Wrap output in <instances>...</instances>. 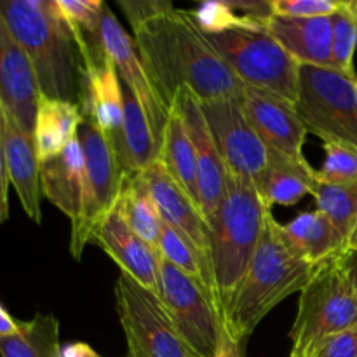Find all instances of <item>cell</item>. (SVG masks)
<instances>
[{
    "label": "cell",
    "mask_w": 357,
    "mask_h": 357,
    "mask_svg": "<svg viewBox=\"0 0 357 357\" xmlns=\"http://www.w3.org/2000/svg\"><path fill=\"white\" fill-rule=\"evenodd\" d=\"M132 33L143 66L169 105L181 87L194 91L202 103L243 94L244 84L209 44L190 10L171 9Z\"/></svg>",
    "instance_id": "6da1fadb"
},
{
    "label": "cell",
    "mask_w": 357,
    "mask_h": 357,
    "mask_svg": "<svg viewBox=\"0 0 357 357\" xmlns=\"http://www.w3.org/2000/svg\"><path fill=\"white\" fill-rule=\"evenodd\" d=\"M0 13L33 66L40 98L80 103L84 61L56 0H0Z\"/></svg>",
    "instance_id": "7a4b0ae2"
},
{
    "label": "cell",
    "mask_w": 357,
    "mask_h": 357,
    "mask_svg": "<svg viewBox=\"0 0 357 357\" xmlns=\"http://www.w3.org/2000/svg\"><path fill=\"white\" fill-rule=\"evenodd\" d=\"M317 268L293 251L282 223L268 213L253 260L223 316L227 337L248 345L258 324L288 296L302 291Z\"/></svg>",
    "instance_id": "3957f363"
},
{
    "label": "cell",
    "mask_w": 357,
    "mask_h": 357,
    "mask_svg": "<svg viewBox=\"0 0 357 357\" xmlns=\"http://www.w3.org/2000/svg\"><path fill=\"white\" fill-rule=\"evenodd\" d=\"M271 209L253 181L229 173L225 195L208 223L223 316L253 260Z\"/></svg>",
    "instance_id": "277c9868"
},
{
    "label": "cell",
    "mask_w": 357,
    "mask_h": 357,
    "mask_svg": "<svg viewBox=\"0 0 357 357\" xmlns=\"http://www.w3.org/2000/svg\"><path fill=\"white\" fill-rule=\"evenodd\" d=\"M206 37L244 86L295 105L300 65L268 35L261 20L248 16L241 26Z\"/></svg>",
    "instance_id": "5b68a950"
},
{
    "label": "cell",
    "mask_w": 357,
    "mask_h": 357,
    "mask_svg": "<svg viewBox=\"0 0 357 357\" xmlns=\"http://www.w3.org/2000/svg\"><path fill=\"white\" fill-rule=\"evenodd\" d=\"M357 326V298L342 267L340 255L319 265L300 291L289 338L305 357L316 356L323 342Z\"/></svg>",
    "instance_id": "8992f818"
},
{
    "label": "cell",
    "mask_w": 357,
    "mask_h": 357,
    "mask_svg": "<svg viewBox=\"0 0 357 357\" xmlns=\"http://www.w3.org/2000/svg\"><path fill=\"white\" fill-rule=\"evenodd\" d=\"M295 110L307 132L357 149V75L300 65Z\"/></svg>",
    "instance_id": "52a82bcc"
},
{
    "label": "cell",
    "mask_w": 357,
    "mask_h": 357,
    "mask_svg": "<svg viewBox=\"0 0 357 357\" xmlns=\"http://www.w3.org/2000/svg\"><path fill=\"white\" fill-rule=\"evenodd\" d=\"M77 138L86 160V174L82 204L79 216L72 222L70 255L80 261L94 230L115 209L124 183V173L108 138L87 115H82Z\"/></svg>",
    "instance_id": "ba28073f"
},
{
    "label": "cell",
    "mask_w": 357,
    "mask_h": 357,
    "mask_svg": "<svg viewBox=\"0 0 357 357\" xmlns=\"http://www.w3.org/2000/svg\"><path fill=\"white\" fill-rule=\"evenodd\" d=\"M114 291L128 357H201L176 330L159 296L126 274L119 275Z\"/></svg>",
    "instance_id": "9c48e42d"
},
{
    "label": "cell",
    "mask_w": 357,
    "mask_h": 357,
    "mask_svg": "<svg viewBox=\"0 0 357 357\" xmlns=\"http://www.w3.org/2000/svg\"><path fill=\"white\" fill-rule=\"evenodd\" d=\"M157 296L185 342L201 357H215L225 326L204 286L160 258Z\"/></svg>",
    "instance_id": "30bf717a"
},
{
    "label": "cell",
    "mask_w": 357,
    "mask_h": 357,
    "mask_svg": "<svg viewBox=\"0 0 357 357\" xmlns=\"http://www.w3.org/2000/svg\"><path fill=\"white\" fill-rule=\"evenodd\" d=\"M150 194L155 201L157 209L160 213V218L167 227L180 234L192 251L197 257L204 272L206 289L211 296L213 303L222 314V303H220L218 289H216L215 271H213V251H211V236H209V227L206 222L202 209L197 202L188 197L187 192L167 174L162 164L157 160L155 164L149 167L143 173Z\"/></svg>",
    "instance_id": "8fae6325"
},
{
    "label": "cell",
    "mask_w": 357,
    "mask_h": 357,
    "mask_svg": "<svg viewBox=\"0 0 357 357\" xmlns=\"http://www.w3.org/2000/svg\"><path fill=\"white\" fill-rule=\"evenodd\" d=\"M202 110L227 171L257 187L267 169L268 149L248 119L241 98L206 101Z\"/></svg>",
    "instance_id": "7c38bea8"
},
{
    "label": "cell",
    "mask_w": 357,
    "mask_h": 357,
    "mask_svg": "<svg viewBox=\"0 0 357 357\" xmlns=\"http://www.w3.org/2000/svg\"><path fill=\"white\" fill-rule=\"evenodd\" d=\"M100 35L105 52L114 63L115 70L121 77V82L131 89V93L138 100L139 107L145 112L146 121L152 128L160 150L164 129H166V122L169 119L171 105L160 96L159 89L150 79L149 72H146L138 52H136L135 40L122 28V24L119 23V20L107 3H105L103 16H101Z\"/></svg>",
    "instance_id": "4fadbf2b"
},
{
    "label": "cell",
    "mask_w": 357,
    "mask_h": 357,
    "mask_svg": "<svg viewBox=\"0 0 357 357\" xmlns=\"http://www.w3.org/2000/svg\"><path fill=\"white\" fill-rule=\"evenodd\" d=\"M173 105L183 117L187 131L194 145L199 173V199L206 222H211L227 190L229 171L218 152L208 121H206L202 101L188 87H181L173 98Z\"/></svg>",
    "instance_id": "5bb4252c"
},
{
    "label": "cell",
    "mask_w": 357,
    "mask_h": 357,
    "mask_svg": "<svg viewBox=\"0 0 357 357\" xmlns=\"http://www.w3.org/2000/svg\"><path fill=\"white\" fill-rule=\"evenodd\" d=\"M38 101L40 91L30 58L0 13V107L23 131L33 135Z\"/></svg>",
    "instance_id": "9a60e30c"
},
{
    "label": "cell",
    "mask_w": 357,
    "mask_h": 357,
    "mask_svg": "<svg viewBox=\"0 0 357 357\" xmlns=\"http://www.w3.org/2000/svg\"><path fill=\"white\" fill-rule=\"evenodd\" d=\"M91 244L101 248L119 265L122 274L157 295L162 257L155 248L143 241L115 209L94 230Z\"/></svg>",
    "instance_id": "2e32d148"
},
{
    "label": "cell",
    "mask_w": 357,
    "mask_h": 357,
    "mask_svg": "<svg viewBox=\"0 0 357 357\" xmlns=\"http://www.w3.org/2000/svg\"><path fill=\"white\" fill-rule=\"evenodd\" d=\"M241 103L261 142L268 150H278L289 157H303L307 129L289 101L244 86Z\"/></svg>",
    "instance_id": "e0dca14e"
},
{
    "label": "cell",
    "mask_w": 357,
    "mask_h": 357,
    "mask_svg": "<svg viewBox=\"0 0 357 357\" xmlns=\"http://www.w3.org/2000/svg\"><path fill=\"white\" fill-rule=\"evenodd\" d=\"M0 124H2L3 153H6L9 181L16 190L24 215L33 223L40 225V160L35 149L33 135L23 131L2 107H0Z\"/></svg>",
    "instance_id": "ac0fdd59"
},
{
    "label": "cell",
    "mask_w": 357,
    "mask_h": 357,
    "mask_svg": "<svg viewBox=\"0 0 357 357\" xmlns=\"http://www.w3.org/2000/svg\"><path fill=\"white\" fill-rule=\"evenodd\" d=\"M79 107L82 115L93 119L108 142L121 132L124 121L122 82L107 52L84 61V91Z\"/></svg>",
    "instance_id": "d6986e66"
},
{
    "label": "cell",
    "mask_w": 357,
    "mask_h": 357,
    "mask_svg": "<svg viewBox=\"0 0 357 357\" xmlns=\"http://www.w3.org/2000/svg\"><path fill=\"white\" fill-rule=\"evenodd\" d=\"M272 38L295 59L298 65L333 68L331 37L333 21L326 17H284L267 16L261 20Z\"/></svg>",
    "instance_id": "ffe728a7"
},
{
    "label": "cell",
    "mask_w": 357,
    "mask_h": 357,
    "mask_svg": "<svg viewBox=\"0 0 357 357\" xmlns=\"http://www.w3.org/2000/svg\"><path fill=\"white\" fill-rule=\"evenodd\" d=\"M124 121L122 129L110 142L124 176H136L159 160V145L155 142L143 108L126 84H122Z\"/></svg>",
    "instance_id": "44dd1931"
},
{
    "label": "cell",
    "mask_w": 357,
    "mask_h": 357,
    "mask_svg": "<svg viewBox=\"0 0 357 357\" xmlns=\"http://www.w3.org/2000/svg\"><path fill=\"white\" fill-rule=\"evenodd\" d=\"M86 160L79 138L73 139L61 153L40 162L42 195L65 216L75 222L82 204Z\"/></svg>",
    "instance_id": "7402d4cb"
},
{
    "label": "cell",
    "mask_w": 357,
    "mask_h": 357,
    "mask_svg": "<svg viewBox=\"0 0 357 357\" xmlns=\"http://www.w3.org/2000/svg\"><path fill=\"white\" fill-rule=\"evenodd\" d=\"M317 171L305 157H289L278 150H268V162L260 183L257 185L268 208L274 204L293 206L312 194Z\"/></svg>",
    "instance_id": "603a6c76"
},
{
    "label": "cell",
    "mask_w": 357,
    "mask_h": 357,
    "mask_svg": "<svg viewBox=\"0 0 357 357\" xmlns=\"http://www.w3.org/2000/svg\"><path fill=\"white\" fill-rule=\"evenodd\" d=\"M286 241L296 255L312 265H323L345 251V239L340 230L321 211L302 213L282 225Z\"/></svg>",
    "instance_id": "cb8c5ba5"
},
{
    "label": "cell",
    "mask_w": 357,
    "mask_h": 357,
    "mask_svg": "<svg viewBox=\"0 0 357 357\" xmlns=\"http://www.w3.org/2000/svg\"><path fill=\"white\" fill-rule=\"evenodd\" d=\"M82 112L77 103L40 98L35 115L33 142L40 162L61 153L79 135Z\"/></svg>",
    "instance_id": "d4e9b609"
},
{
    "label": "cell",
    "mask_w": 357,
    "mask_h": 357,
    "mask_svg": "<svg viewBox=\"0 0 357 357\" xmlns=\"http://www.w3.org/2000/svg\"><path fill=\"white\" fill-rule=\"evenodd\" d=\"M159 162L171 178L183 188L188 197L201 206L199 199V173L194 145L187 131L183 117L171 105L169 119L164 129L162 143L159 150Z\"/></svg>",
    "instance_id": "484cf974"
},
{
    "label": "cell",
    "mask_w": 357,
    "mask_h": 357,
    "mask_svg": "<svg viewBox=\"0 0 357 357\" xmlns=\"http://www.w3.org/2000/svg\"><path fill=\"white\" fill-rule=\"evenodd\" d=\"M115 211L143 241H146L150 246L159 251L164 222L160 218L155 201L146 187L143 173L136 174V176H124Z\"/></svg>",
    "instance_id": "4316f807"
},
{
    "label": "cell",
    "mask_w": 357,
    "mask_h": 357,
    "mask_svg": "<svg viewBox=\"0 0 357 357\" xmlns=\"http://www.w3.org/2000/svg\"><path fill=\"white\" fill-rule=\"evenodd\" d=\"M0 357H63L59 321L51 314L21 321L14 337L0 338Z\"/></svg>",
    "instance_id": "83f0119b"
},
{
    "label": "cell",
    "mask_w": 357,
    "mask_h": 357,
    "mask_svg": "<svg viewBox=\"0 0 357 357\" xmlns=\"http://www.w3.org/2000/svg\"><path fill=\"white\" fill-rule=\"evenodd\" d=\"M317 211L326 215L330 222L347 239L357 222V181L356 183L337 185L326 183L317 178L312 188Z\"/></svg>",
    "instance_id": "f1b7e54d"
},
{
    "label": "cell",
    "mask_w": 357,
    "mask_h": 357,
    "mask_svg": "<svg viewBox=\"0 0 357 357\" xmlns=\"http://www.w3.org/2000/svg\"><path fill=\"white\" fill-rule=\"evenodd\" d=\"M333 21V37H331V58H333V68L357 75L354 68V54L357 47V20L345 7L342 0L340 9L331 16Z\"/></svg>",
    "instance_id": "f546056e"
},
{
    "label": "cell",
    "mask_w": 357,
    "mask_h": 357,
    "mask_svg": "<svg viewBox=\"0 0 357 357\" xmlns=\"http://www.w3.org/2000/svg\"><path fill=\"white\" fill-rule=\"evenodd\" d=\"M323 167L317 171V178L326 183L347 185L357 181V149L344 143H324Z\"/></svg>",
    "instance_id": "4dcf8cb0"
},
{
    "label": "cell",
    "mask_w": 357,
    "mask_h": 357,
    "mask_svg": "<svg viewBox=\"0 0 357 357\" xmlns=\"http://www.w3.org/2000/svg\"><path fill=\"white\" fill-rule=\"evenodd\" d=\"M159 253L164 260L173 264L174 267H178L181 272L190 275V278L197 279V281L206 288L204 272H202V267L201 264H199L195 253L192 251V248L188 246L187 241H185L180 234L174 232L171 227H167L166 223H164L162 234H160ZM206 291H208V289H206Z\"/></svg>",
    "instance_id": "1f68e13d"
},
{
    "label": "cell",
    "mask_w": 357,
    "mask_h": 357,
    "mask_svg": "<svg viewBox=\"0 0 357 357\" xmlns=\"http://www.w3.org/2000/svg\"><path fill=\"white\" fill-rule=\"evenodd\" d=\"M73 35L100 37L105 2L101 0H56Z\"/></svg>",
    "instance_id": "d6a6232c"
},
{
    "label": "cell",
    "mask_w": 357,
    "mask_h": 357,
    "mask_svg": "<svg viewBox=\"0 0 357 357\" xmlns=\"http://www.w3.org/2000/svg\"><path fill=\"white\" fill-rule=\"evenodd\" d=\"M195 24L201 28L202 33L216 35L222 31L232 30V28L241 26L248 16L237 14L230 7L229 2H206L201 3L197 9L190 10Z\"/></svg>",
    "instance_id": "836d02e7"
},
{
    "label": "cell",
    "mask_w": 357,
    "mask_h": 357,
    "mask_svg": "<svg viewBox=\"0 0 357 357\" xmlns=\"http://www.w3.org/2000/svg\"><path fill=\"white\" fill-rule=\"evenodd\" d=\"M342 0H272L271 13L284 17H326L340 9Z\"/></svg>",
    "instance_id": "e575fe53"
},
{
    "label": "cell",
    "mask_w": 357,
    "mask_h": 357,
    "mask_svg": "<svg viewBox=\"0 0 357 357\" xmlns=\"http://www.w3.org/2000/svg\"><path fill=\"white\" fill-rule=\"evenodd\" d=\"M119 6L124 10L132 31L152 17L174 9L171 2H159V0H119Z\"/></svg>",
    "instance_id": "d590c367"
},
{
    "label": "cell",
    "mask_w": 357,
    "mask_h": 357,
    "mask_svg": "<svg viewBox=\"0 0 357 357\" xmlns=\"http://www.w3.org/2000/svg\"><path fill=\"white\" fill-rule=\"evenodd\" d=\"M314 357H357V326L328 338Z\"/></svg>",
    "instance_id": "8d00e7d4"
},
{
    "label": "cell",
    "mask_w": 357,
    "mask_h": 357,
    "mask_svg": "<svg viewBox=\"0 0 357 357\" xmlns=\"http://www.w3.org/2000/svg\"><path fill=\"white\" fill-rule=\"evenodd\" d=\"M9 174L6 166V153H3L2 124H0V225L9 220Z\"/></svg>",
    "instance_id": "74e56055"
},
{
    "label": "cell",
    "mask_w": 357,
    "mask_h": 357,
    "mask_svg": "<svg viewBox=\"0 0 357 357\" xmlns=\"http://www.w3.org/2000/svg\"><path fill=\"white\" fill-rule=\"evenodd\" d=\"M340 261L345 274H347L349 281H351V286L352 289H354V295L357 298V251L345 250L344 253L340 255Z\"/></svg>",
    "instance_id": "f35d334b"
},
{
    "label": "cell",
    "mask_w": 357,
    "mask_h": 357,
    "mask_svg": "<svg viewBox=\"0 0 357 357\" xmlns=\"http://www.w3.org/2000/svg\"><path fill=\"white\" fill-rule=\"evenodd\" d=\"M20 323L21 321L14 319L3 303H0V338L14 337L20 331Z\"/></svg>",
    "instance_id": "ab89813d"
},
{
    "label": "cell",
    "mask_w": 357,
    "mask_h": 357,
    "mask_svg": "<svg viewBox=\"0 0 357 357\" xmlns=\"http://www.w3.org/2000/svg\"><path fill=\"white\" fill-rule=\"evenodd\" d=\"M215 357H246V345L244 344H236V342L230 340L229 337H223L222 345H220L218 352Z\"/></svg>",
    "instance_id": "60d3db41"
},
{
    "label": "cell",
    "mask_w": 357,
    "mask_h": 357,
    "mask_svg": "<svg viewBox=\"0 0 357 357\" xmlns=\"http://www.w3.org/2000/svg\"><path fill=\"white\" fill-rule=\"evenodd\" d=\"M63 357H101L91 345L84 342H73L63 347Z\"/></svg>",
    "instance_id": "b9f144b4"
},
{
    "label": "cell",
    "mask_w": 357,
    "mask_h": 357,
    "mask_svg": "<svg viewBox=\"0 0 357 357\" xmlns=\"http://www.w3.org/2000/svg\"><path fill=\"white\" fill-rule=\"evenodd\" d=\"M345 250H351V251H357V222L354 225V229L351 230L347 237V243H345Z\"/></svg>",
    "instance_id": "7bdbcfd3"
},
{
    "label": "cell",
    "mask_w": 357,
    "mask_h": 357,
    "mask_svg": "<svg viewBox=\"0 0 357 357\" xmlns=\"http://www.w3.org/2000/svg\"><path fill=\"white\" fill-rule=\"evenodd\" d=\"M345 7L351 10L352 16H354L357 20V0H347V2H345Z\"/></svg>",
    "instance_id": "ee69618b"
},
{
    "label": "cell",
    "mask_w": 357,
    "mask_h": 357,
    "mask_svg": "<svg viewBox=\"0 0 357 357\" xmlns=\"http://www.w3.org/2000/svg\"><path fill=\"white\" fill-rule=\"evenodd\" d=\"M289 357H305V356H303L300 351H295V349H291V352H289Z\"/></svg>",
    "instance_id": "f6af8a7d"
}]
</instances>
